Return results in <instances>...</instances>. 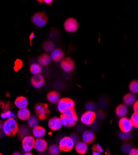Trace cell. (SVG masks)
I'll return each mask as SVG.
<instances>
[{"mask_svg":"<svg viewBox=\"0 0 138 155\" xmlns=\"http://www.w3.org/2000/svg\"><path fill=\"white\" fill-rule=\"evenodd\" d=\"M19 126L16 120L12 118H9L3 123V132L5 134L9 137L14 136L18 131Z\"/></svg>","mask_w":138,"mask_h":155,"instance_id":"1","label":"cell"},{"mask_svg":"<svg viewBox=\"0 0 138 155\" xmlns=\"http://www.w3.org/2000/svg\"><path fill=\"white\" fill-rule=\"evenodd\" d=\"M48 104L46 103H37L35 106V111L37 117L40 120H43L50 114V111L48 109Z\"/></svg>","mask_w":138,"mask_h":155,"instance_id":"2","label":"cell"},{"mask_svg":"<svg viewBox=\"0 0 138 155\" xmlns=\"http://www.w3.org/2000/svg\"><path fill=\"white\" fill-rule=\"evenodd\" d=\"M32 22L36 26L42 28L48 22V17L43 12H37L32 17Z\"/></svg>","mask_w":138,"mask_h":155,"instance_id":"3","label":"cell"},{"mask_svg":"<svg viewBox=\"0 0 138 155\" xmlns=\"http://www.w3.org/2000/svg\"><path fill=\"white\" fill-rule=\"evenodd\" d=\"M74 106L75 104L73 100L68 97L60 99L57 103L58 110L61 113L68 109H74Z\"/></svg>","mask_w":138,"mask_h":155,"instance_id":"4","label":"cell"},{"mask_svg":"<svg viewBox=\"0 0 138 155\" xmlns=\"http://www.w3.org/2000/svg\"><path fill=\"white\" fill-rule=\"evenodd\" d=\"M74 146V143L72 139L68 136H65L62 138L59 142V148L60 151H69Z\"/></svg>","mask_w":138,"mask_h":155,"instance_id":"5","label":"cell"},{"mask_svg":"<svg viewBox=\"0 0 138 155\" xmlns=\"http://www.w3.org/2000/svg\"><path fill=\"white\" fill-rule=\"evenodd\" d=\"M78 22L73 18H68L64 22V29L68 33L76 32L78 29Z\"/></svg>","mask_w":138,"mask_h":155,"instance_id":"6","label":"cell"},{"mask_svg":"<svg viewBox=\"0 0 138 155\" xmlns=\"http://www.w3.org/2000/svg\"><path fill=\"white\" fill-rule=\"evenodd\" d=\"M95 118L96 115L95 112L87 110L82 115L81 121L85 125H91L94 122Z\"/></svg>","mask_w":138,"mask_h":155,"instance_id":"7","label":"cell"},{"mask_svg":"<svg viewBox=\"0 0 138 155\" xmlns=\"http://www.w3.org/2000/svg\"><path fill=\"white\" fill-rule=\"evenodd\" d=\"M119 128H120L121 132L130 133L132 130L133 125L128 118L123 117H121L119 121Z\"/></svg>","mask_w":138,"mask_h":155,"instance_id":"8","label":"cell"},{"mask_svg":"<svg viewBox=\"0 0 138 155\" xmlns=\"http://www.w3.org/2000/svg\"><path fill=\"white\" fill-rule=\"evenodd\" d=\"M61 67L65 72H71L75 68L74 61L71 58H65L61 60Z\"/></svg>","mask_w":138,"mask_h":155,"instance_id":"9","label":"cell"},{"mask_svg":"<svg viewBox=\"0 0 138 155\" xmlns=\"http://www.w3.org/2000/svg\"><path fill=\"white\" fill-rule=\"evenodd\" d=\"M34 143L35 139L32 136L29 135L24 137L22 140V145L23 150L26 152H29L34 148Z\"/></svg>","mask_w":138,"mask_h":155,"instance_id":"10","label":"cell"},{"mask_svg":"<svg viewBox=\"0 0 138 155\" xmlns=\"http://www.w3.org/2000/svg\"><path fill=\"white\" fill-rule=\"evenodd\" d=\"M48 125L50 130L53 131H56L59 130L62 127L60 118L57 117H53L51 118L48 121Z\"/></svg>","mask_w":138,"mask_h":155,"instance_id":"11","label":"cell"},{"mask_svg":"<svg viewBox=\"0 0 138 155\" xmlns=\"http://www.w3.org/2000/svg\"><path fill=\"white\" fill-rule=\"evenodd\" d=\"M45 83V79L42 75L37 74L34 75L31 78L32 85L37 89L41 88Z\"/></svg>","mask_w":138,"mask_h":155,"instance_id":"12","label":"cell"},{"mask_svg":"<svg viewBox=\"0 0 138 155\" xmlns=\"http://www.w3.org/2000/svg\"><path fill=\"white\" fill-rule=\"evenodd\" d=\"M47 142L45 140L42 138H37L36 140H35L34 148L37 151L40 153L46 151V150L47 149Z\"/></svg>","mask_w":138,"mask_h":155,"instance_id":"13","label":"cell"},{"mask_svg":"<svg viewBox=\"0 0 138 155\" xmlns=\"http://www.w3.org/2000/svg\"><path fill=\"white\" fill-rule=\"evenodd\" d=\"M50 57L51 58V60H53L54 61L58 62L61 61L64 58L65 54L61 49L55 48L52 51L51 55H50Z\"/></svg>","mask_w":138,"mask_h":155,"instance_id":"14","label":"cell"},{"mask_svg":"<svg viewBox=\"0 0 138 155\" xmlns=\"http://www.w3.org/2000/svg\"><path fill=\"white\" fill-rule=\"evenodd\" d=\"M60 120L61 122L62 126L66 127H71L76 124L78 121V117H76L72 119H68L63 115L60 116Z\"/></svg>","mask_w":138,"mask_h":155,"instance_id":"15","label":"cell"},{"mask_svg":"<svg viewBox=\"0 0 138 155\" xmlns=\"http://www.w3.org/2000/svg\"><path fill=\"white\" fill-rule=\"evenodd\" d=\"M82 139L83 142H84L86 144H90L95 140V136L92 131L86 130L83 132Z\"/></svg>","mask_w":138,"mask_h":155,"instance_id":"16","label":"cell"},{"mask_svg":"<svg viewBox=\"0 0 138 155\" xmlns=\"http://www.w3.org/2000/svg\"><path fill=\"white\" fill-rule=\"evenodd\" d=\"M47 98L48 101L52 104H56L60 99V94L58 91H52L47 94Z\"/></svg>","mask_w":138,"mask_h":155,"instance_id":"17","label":"cell"},{"mask_svg":"<svg viewBox=\"0 0 138 155\" xmlns=\"http://www.w3.org/2000/svg\"><path fill=\"white\" fill-rule=\"evenodd\" d=\"M14 104L19 109L26 108L28 104V100L24 96H18L14 101Z\"/></svg>","mask_w":138,"mask_h":155,"instance_id":"18","label":"cell"},{"mask_svg":"<svg viewBox=\"0 0 138 155\" xmlns=\"http://www.w3.org/2000/svg\"><path fill=\"white\" fill-rule=\"evenodd\" d=\"M32 134L34 137L37 138H42L45 135L46 131L43 127L37 125L33 128Z\"/></svg>","mask_w":138,"mask_h":155,"instance_id":"19","label":"cell"},{"mask_svg":"<svg viewBox=\"0 0 138 155\" xmlns=\"http://www.w3.org/2000/svg\"><path fill=\"white\" fill-rule=\"evenodd\" d=\"M17 116L18 119L21 120H27L30 117V113L29 110L26 107L19 109V110L18 112Z\"/></svg>","mask_w":138,"mask_h":155,"instance_id":"20","label":"cell"},{"mask_svg":"<svg viewBox=\"0 0 138 155\" xmlns=\"http://www.w3.org/2000/svg\"><path fill=\"white\" fill-rule=\"evenodd\" d=\"M87 149H88L87 145L83 141H78L76 145H75V150H76V152L81 155L85 154L87 153Z\"/></svg>","mask_w":138,"mask_h":155,"instance_id":"21","label":"cell"},{"mask_svg":"<svg viewBox=\"0 0 138 155\" xmlns=\"http://www.w3.org/2000/svg\"><path fill=\"white\" fill-rule=\"evenodd\" d=\"M37 61L40 66H47L51 62V58L47 54H42L38 57Z\"/></svg>","mask_w":138,"mask_h":155,"instance_id":"22","label":"cell"},{"mask_svg":"<svg viewBox=\"0 0 138 155\" xmlns=\"http://www.w3.org/2000/svg\"><path fill=\"white\" fill-rule=\"evenodd\" d=\"M136 101V97L135 94L133 93H128L124 95L123 97L124 104L126 106H131L133 105L134 103Z\"/></svg>","mask_w":138,"mask_h":155,"instance_id":"23","label":"cell"},{"mask_svg":"<svg viewBox=\"0 0 138 155\" xmlns=\"http://www.w3.org/2000/svg\"><path fill=\"white\" fill-rule=\"evenodd\" d=\"M115 112L119 117H125L128 113V107L125 104H120L117 107Z\"/></svg>","mask_w":138,"mask_h":155,"instance_id":"24","label":"cell"},{"mask_svg":"<svg viewBox=\"0 0 138 155\" xmlns=\"http://www.w3.org/2000/svg\"><path fill=\"white\" fill-rule=\"evenodd\" d=\"M29 133H30V132H29V128L26 126H25L24 125H22L19 127L17 134L18 135L19 138L22 140L24 137L29 136Z\"/></svg>","mask_w":138,"mask_h":155,"instance_id":"25","label":"cell"},{"mask_svg":"<svg viewBox=\"0 0 138 155\" xmlns=\"http://www.w3.org/2000/svg\"><path fill=\"white\" fill-rule=\"evenodd\" d=\"M30 71L33 75L40 74L42 71V67L39 63H32L30 67Z\"/></svg>","mask_w":138,"mask_h":155,"instance_id":"26","label":"cell"},{"mask_svg":"<svg viewBox=\"0 0 138 155\" xmlns=\"http://www.w3.org/2000/svg\"><path fill=\"white\" fill-rule=\"evenodd\" d=\"M42 48L46 52H52V51L54 50L55 45L52 41H47L43 42Z\"/></svg>","mask_w":138,"mask_h":155,"instance_id":"27","label":"cell"},{"mask_svg":"<svg viewBox=\"0 0 138 155\" xmlns=\"http://www.w3.org/2000/svg\"><path fill=\"white\" fill-rule=\"evenodd\" d=\"M61 114H62L61 115H63L68 119H72L76 117H78L76 112L74 110V109H68L65 110L64 112H63Z\"/></svg>","mask_w":138,"mask_h":155,"instance_id":"28","label":"cell"},{"mask_svg":"<svg viewBox=\"0 0 138 155\" xmlns=\"http://www.w3.org/2000/svg\"><path fill=\"white\" fill-rule=\"evenodd\" d=\"M39 124V120L36 116L32 115L30 116V117L27 120V124L29 127L30 128H34L35 126L38 125Z\"/></svg>","mask_w":138,"mask_h":155,"instance_id":"29","label":"cell"},{"mask_svg":"<svg viewBox=\"0 0 138 155\" xmlns=\"http://www.w3.org/2000/svg\"><path fill=\"white\" fill-rule=\"evenodd\" d=\"M48 153L50 155H58L60 153V150L57 145H52L48 148Z\"/></svg>","mask_w":138,"mask_h":155,"instance_id":"30","label":"cell"},{"mask_svg":"<svg viewBox=\"0 0 138 155\" xmlns=\"http://www.w3.org/2000/svg\"><path fill=\"white\" fill-rule=\"evenodd\" d=\"M129 89L130 91L133 94H137L138 93V82L137 80H133L132 81L130 85H129Z\"/></svg>","mask_w":138,"mask_h":155,"instance_id":"31","label":"cell"},{"mask_svg":"<svg viewBox=\"0 0 138 155\" xmlns=\"http://www.w3.org/2000/svg\"><path fill=\"white\" fill-rule=\"evenodd\" d=\"M133 127H134L135 128L138 127V114L134 112L133 115H131V119H130Z\"/></svg>","mask_w":138,"mask_h":155,"instance_id":"32","label":"cell"},{"mask_svg":"<svg viewBox=\"0 0 138 155\" xmlns=\"http://www.w3.org/2000/svg\"><path fill=\"white\" fill-rule=\"evenodd\" d=\"M85 106V108L87 109V110H89V111L94 112L95 110L96 109V106H95L94 103L92 102H87Z\"/></svg>","mask_w":138,"mask_h":155,"instance_id":"33","label":"cell"},{"mask_svg":"<svg viewBox=\"0 0 138 155\" xmlns=\"http://www.w3.org/2000/svg\"><path fill=\"white\" fill-rule=\"evenodd\" d=\"M12 115V112L10 110H5L2 113L1 117L2 119H9L11 118V116Z\"/></svg>","mask_w":138,"mask_h":155,"instance_id":"34","label":"cell"},{"mask_svg":"<svg viewBox=\"0 0 138 155\" xmlns=\"http://www.w3.org/2000/svg\"><path fill=\"white\" fill-rule=\"evenodd\" d=\"M132 149V147L130 144L126 143L123 145L122 147V150L125 153H129L130 151Z\"/></svg>","mask_w":138,"mask_h":155,"instance_id":"35","label":"cell"},{"mask_svg":"<svg viewBox=\"0 0 138 155\" xmlns=\"http://www.w3.org/2000/svg\"><path fill=\"white\" fill-rule=\"evenodd\" d=\"M92 151H97V152H98L100 153H102L103 151V149L101 147H100V145H98V144L94 145L92 147Z\"/></svg>","mask_w":138,"mask_h":155,"instance_id":"36","label":"cell"},{"mask_svg":"<svg viewBox=\"0 0 138 155\" xmlns=\"http://www.w3.org/2000/svg\"><path fill=\"white\" fill-rule=\"evenodd\" d=\"M96 117L98 119H103L105 117V114L102 110H98L97 113H95Z\"/></svg>","mask_w":138,"mask_h":155,"instance_id":"37","label":"cell"},{"mask_svg":"<svg viewBox=\"0 0 138 155\" xmlns=\"http://www.w3.org/2000/svg\"><path fill=\"white\" fill-rule=\"evenodd\" d=\"M131 135L129 134V133H124V132H121L119 134V137L123 140H127L128 138H129L130 137Z\"/></svg>","mask_w":138,"mask_h":155,"instance_id":"38","label":"cell"},{"mask_svg":"<svg viewBox=\"0 0 138 155\" xmlns=\"http://www.w3.org/2000/svg\"><path fill=\"white\" fill-rule=\"evenodd\" d=\"M69 137L72 139V140L73 141V142H74V143H77L79 141V137L77 135H76V134H72L70 135Z\"/></svg>","mask_w":138,"mask_h":155,"instance_id":"39","label":"cell"},{"mask_svg":"<svg viewBox=\"0 0 138 155\" xmlns=\"http://www.w3.org/2000/svg\"><path fill=\"white\" fill-rule=\"evenodd\" d=\"M21 67H22V61L19 60H17L15 62L14 70H18L20 68H21Z\"/></svg>","mask_w":138,"mask_h":155,"instance_id":"40","label":"cell"},{"mask_svg":"<svg viewBox=\"0 0 138 155\" xmlns=\"http://www.w3.org/2000/svg\"><path fill=\"white\" fill-rule=\"evenodd\" d=\"M129 155H138V150L137 148H132L129 152Z\"/></svg>","mask_w":138,"mask_h":155,"instance_id":"41","label":"cell"},{"mask_svg":"<svg viewBox=\"0 0 138 155\" xmlns=\"http://www.w3.org/2000/svg\"><path fill=\"white\" fill-rule=\"evenodd\" d=\"M133 110L134 112L138 113V102L136 101L133 104Z\"/></svg>","mask_w":138,"mask_h":155,"instance_id":"42","label":"cell"},{"mask_svg":"<svg viewBox=\"0 0 138 155\" xmlns=\"http://www.w3.org/2000/svg\"><path fill=\"white\" fill-rule=\"evenodd\" d=\"M43 2L47 5H51L52 3V0H44V1H43Z\"/></svg>","mask_w":138,"mask_h":155,"instance_id":"43","label":"cell"},{"mask_svg":"<svg viewBox=\"0 0 138 155\" xmlns=\"http://www.w3.org/2000/svg\"><path fill=\"white\" fill-rule=\"evenodd\" d=\"M3 123L2 121L0 120V130H2V129H3Z\"/></svg>","mask_w":138,"mask_h":155,"instance_id":"44","label":"cell"},{"mask_svg":"<svg viewBox=\"0 0 138 155\" xmlns=\"http://www.w3.org/2000/svg\"><path fill=\"white\" fill-rule=\"evenodd\" d=\"M92 154L93 155H100V153L97 151H92Z\"/></svg>","mask_w":138,"mask_h":155,"instance_id":"45","label":"cell"},{"mask_svg":"<svg viewBox=\"0 0 138 155\" xmlns=\"http://www.w3.org/2000/svg\"><path fill=\"white\" fill-rule=\"evenodd\" d=\"M12 155H21V154L19 152L16 151V152H14Z\"/></svg>","mask_w":138,"mask_h":155,"instance_id":"46","label":"cell"},{"mask_svg":"<svg viewBox=\"0 0 138 155\" xmlns=\"http://www.w3.org/2000/svg\"><path fill=\"white\" fill-rule=\"evenodd\" d=\"M39 155H48V154L46 152L43 151V152H41Z\"/></svg>","mask_w":138,"mask_h":155,"instance_id":"47","label":"cell"},{"mask_svg":"<svg viewBox=\"0 0 138 155\" xmlns=\"http://www.w3.org/2000/svg\"><path fill=\"white\" fill-rule=\"evenodd\" d=\"M34 33H32V34H31V35H30V41H32V38H34Z\"/></svg>","mask_w":138,"mask_h":155,"instance_id":"48","label":"cell"},{"mask_svg":"<svg viewBox=\"0 0 138 155\" xmlns=\"http://www.w3.org/2000/svg\"><path fill=\"white\" fill-rule=\"evenodd\" d=\"M23 155H33L31 153H30V152H27V153H26L25 154H24Z\"/></svg>","mask_w":138,"mask_h":155,"instance_id":"49","label":"cell"},{"mask_svg":"<svg viewBox=\"0 0 138 155\" xmlns=\"http://www.w3.org/2000/svg\"><path fill=\"white\" fill-rule=\"evenodd\" d=\"M0 155H3V154H2L1 153H0Z\"/></svg>","mask_w":138,"mask_h":155,"instance_id":"50","label":"cell"}]
</instances>
